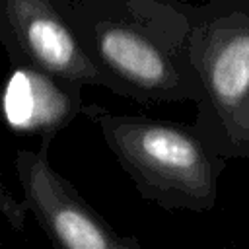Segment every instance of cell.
Returning <instances> with one entry per match:
<instances>
[{"label":"cell","mask_w":249,"mask_h":249,"mask_svg":"<svg viewBox=\"0 0 249 249\" xmlns=\"http://www.w3.org/2000/svg\"><path fill=\"white\" fill-rule=\"evenodd\" d=\"M0 43L12 66L109 89L107 78L80 45L64 0H0Z\"/></svg>","instance_id":"obj_5"},{"label":"cell","mask_w":249,"mask_h":249,"mask_svg":"<svg viewBox=\"0 0 249 249\" xmlns=\"http://www.w3.org/2000/svg\"><path fill=\"white\" fill-rule=\"evenodd\" d=\"M74 33L109 91L138 103L195 101L200 84L179 0H64Z\"/></svg>","instance_id":"obj_1"},{"label":"cell","mask_w":249,"mask_h":249,"mask_svg":"<svg viewBox=\"0 0 249 249\" xmlns=\"http://www.w3.org/2000/svg\"><path fill=\"white\" fill-rule=\"evenodd\" d=\"M82 115L99 128L142 198L165 210L214 208L228 158L212 150L193 124L121 115L95 103L84 105Z\"/></svg>","instance_id":"obj_2"},{"label":"cell","mask_w":249,"mask_h":249,"mask_svg":"<svg viewBox=\"0 0 249 249\" xmlns=\"http://www.w3.org/2000/svg\"><path fill=\"white\" fill-rule=\"evenodd\" d=\"M200 84L193 126L224 158L249 160V0L183 2Z\"/></svg>","instance_id":"obj_3"},{"label":"cell","mask_w":249,"mask_h":249,"mask_svg":"<svg viewBox=\"0 0 249 249\" xmlns=\"http://www.w3.org/2000/svg\"><path fill=\"white\" fill-rule=\"evenodd\" d=\"M84 88L31 66H14L0 91V115L16 132L54 140L62 128L82 115Z\"/></svg>","instance_id":"obj_6"},{"label":"cell","mask_w":249,"mask_h":249,"mask_svg":"<svg viewBox=\"0 0 249 249\" xmlns=\"http://www.w3.org/2000/svg\"><path fill=\"white\" fill-rule=\"evenodd\" d=\"M25 214H27V208L23 202H19L12 191L4 185V181L0 179V216L4 220H8V224L14 228V230H23V224H25Z\"/></svg>","instance_id":"obj_7"},{"label":"cell","mask_w":249,"mask_h":249,"mask_svg":"<svg viewBox=\"0 0 249 249\" xmlns=\"http://www.w3.org/2000/svg\"><path fill=\"white\" fill-rule=\"evenodd\" d=\"M49 138L39 150L16 152V175L23 204L54 247L64 249H142L134 235L115 231L107 220L49 161Z\"/></svg>","instance_id":"obj_4"}]
</instances>
